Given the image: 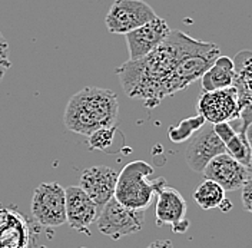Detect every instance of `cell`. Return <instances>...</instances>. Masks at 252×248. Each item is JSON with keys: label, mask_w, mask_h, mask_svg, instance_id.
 I'll use <instances>...</instances> for the list:
<instances>
[{"label": "cell", "mask_w": 252, "mask_h": 248, "mask_svg": "<svg viewBox=\"0 0 252 248\" xmlns=\"http://www.w3.org/2000/svg\"><path fill=\"white\" fill-rule=\"evenodd\" d=\"M220 53L215 43L175 29L155 50L141 59L122 63L115 72L130 99H139L146 108L154 109L165 98L201 79Z\"/></svg>", "instance_id": "6da1fadb"}, {"label": "cell", "mask_w": 252, "mask_h": 248, "mask_svg": "<svg viewBox=\"0 0 252 248\" xmlns=\"http://www.w3.org/2000/svg\"><path fill=\"white\" fill-rule=\"evenodd\" d=\"M118 115L119 101L116 93L106 88L86 86L69 99L63 122L69 131L89 137L97 129L115 126Z\"/></svg>", "instance_id": "7a4b0ae2"}, {"label": "cell", "mask_w": 252, "mask_h": 248, "mask_svg": "<svg viewBox=\"0 0 252 248\" xmlns=\"http://www.w3.org/2000/svg\"><path fill=\"white\" fill-rule=\"evenodd\" d=\"M152 172V165L145 161L129 162L118 175L113 198L126 208L146 211L154 197L166 186V179L163 177L148 179Z\"/></svg>", "instance_id": "3957f363"}, {"label": "cell", "mask_w": 252, "mask_h": 248, "mask_svg": "<svg viewBox=\"0 0 252 248\" xmlns=\"http://www.w3.org/2000/svg\"><path fill=\"white\" fill-rule=\"evenodd\" d=\"M145 222V211L130 210L112 198L106 202L96 218L97 230L112 240L139 233Z\"/></svg>", "instance_id": "277c9868"}, {"label": "cell", "mask_w": 252, "mask_h": 248, "mask_svg": "<svg viewBox=\"0 0 252 248\" xmlns=\"http://www.w3.org/2000/svg\"><path fill=\"white\" fill-rule=\"evenodd\" d=\"M32 214L34 219L49 228H58L66 222V194L58 182H43L33 192Z\"/></svg>", "instance_id": "5b68a950"}, {"label": "cell", "mask_w": 252, "mask_h": 248, "mask_svg": "<svg viewBox=\"0 0 252 248\" xmlns=\"http://www.w3.org/2000/svg\"><path fill=\"white\" fill-rule=\"evenodd\" d=\"M155 17V10L143 0H115L105 16V25L109 33L126 35Z\"/></svg>", "instance_id": "8992f818"}, {"label": "cell", "mask_w": 252, "mask_h": 248, "mask_svg": "<svg viewBox=\"0 0 252 248\" xmlns=\"http://www.w3.org/2000/svg\"><path fill=\"white\" fill-rule=\"evenodd\" d=\"M198 112L208 124L231 122L239 118V104L235 89L226 88L202 92L198 99Z\"/></svg>", "instance_id": "52a82bcc"}, {"label": "cell", "mask_w": 252, "mask_h": 248, "mask_svg": "<svg viewBox=\"0 0 252 248\" xmlns=\"http://www.w3.org/2000/svg\"><path fill=\"white\" fill-rule=\"evenodd\" d=\"M220 154H226L223 143L214 132L212 124H206L192 135L185 149V159L192 171L201 172L205 167Z\"/></svg>", "instance_id": "ba28073f"}, {"label": "cell", "mask_w": 252, "mask_h": 248, "mask_svg": "<svg viewBox=\"0 0 252 248\" xmlns=\"http://www.w3.org/2000/svg\"><path fill=\"white\" fill-rule=\"evenodd\" d=\"M169 25L165 19L157 16L146 25L125 35L127 49H129V61H136L146 56L152 50H155L171 33Z\"/></svg>", "instance_id": "9c48e42d"}, {"label": "cell", "mask_w": 252, "mask_h": 248, "mask_svg": "<svg viewBox=\"0 0 252 248\" xmlns=\"http://www.w3.org/2000/svg\"><path fill=\"white\" fill-rule=\"evenodd\" d=\"M157 217L158 227L171 225L172 231L176 234H184L188 231L189 222L187 215V202L182 194L172 186H165L157 195Z\"/></svg>", "instance_id": "30bf717a"}, {"label": "cell", "mask_w": 252, "mask_h": 248, "mask_svg": "<svg viewBox=\"0 0 252 248\" xmlns=\"http://www.w3.org/2000/svg\"><path fill=\"white\" fill-rule=\"evenodd\" d=\"M205 179L217 182L225 191L231 192L239 189L242 184L252 177L251 168L242 165L228 154L215 156L202 171Z\"/></svg>", "instance_id": "8fae6325"}, {"label": "cell", "mask_w": 252, "mask_h": 248, "mask_svg": "<svg viewBox=\"0 0 252 248\" xmlns=\"http://www.w3.org/2000/svg\"><path fill=\"white\" fill-rule=\"evenodd\" d=\"M118 175V171L106 165L91 167L82 171L79 186L96 204L99 211L106 202L113 198Z\"/></svg>", "instance_id": "7c38bea8"}, {"label": "cell", "mask_w": 252, "mask_h": 248, "mask_svg": "<svg viewBox=\"0 0 252 248\" xmlns=\"http://www.w3.org/2000/svg\"><path fill=\"white\" fill-rule=\"evenodd\" d=\"M66 194V222L79 233L91 235V225L96 221L99 208L80 186H69Z\"/></svg>", "instance_id": "4fadbf2b"}, {"label": "cell", "mask_w": 252, "mask_h": 248, "mask_svg": "<svg viewBox=\"0 0 252 248\" xmlns=\"http://www.w3.org/2000/svg\"><path fill=\"white\" fill-rule=\"evenodd\" d=\"M234 62L228 56H218L211 68L201 76L202 92H212L226 89L232 86L234 82Z\"/></svg>", "instance_id": "5bb4252c"}, {"label": "cell", "mask_w": 252, "mask_h": 248, "mask_svg": "<svg viewBox=\"0 0 252 248\" xmlns=\"http://www.w3.org/2000/svg\"><path fill=\"white\" fill-rule=\"evenodd\" d=\"M225 194L226 192L217 182L211 179H205L193 191L192 198L202 210H214V208H220L222 201L225 200Z\"/></svg>", "instance_id": "9a60e30c"}, {"label": "cell", "mask_w": 252, "mask_h": 248, "mask_svg": "<svg viewBox=\"0 0 252 248\" xmlns=\"http://www.w3.org/2000/svg\"><path fill=\"white\" fill-rule=\"evenodd\" d=\"M206 124L204 118L201 115L190 116L184 121H181L176 126H169L168 128V137L173 143H184L188 142L195 132H198L204 125Z\"/></svg>", "instance_id": "2e32d148"}, {"label": "cell", "mask_w": 252, "mask_h": 248, "mask_svg": "<svg viewBox=\"0 0 252 248\" xmlns=\"http://www.w3.org/2000/svg\"><path fill=\"white\" fill-rule=\"evenodd\" d=\"M225 151L235 161L241 162L242 165L251 168V142L247 134L236 132L235 135L228 141L225 145Z\"/></svg>", "instance_id": "e0dca14e"}, {"label": "cell", "mask_w": 252, "mask_h": 248, "mask_svg": "<svg viewBox=\"0 0 252 248\" xmlns=\"http://www.w3.org/2000/svg\"><path fill=\"white\" fill-rule=\"evenodd\" d=\"M119 132L118 126H110V128H102L94 131L88 137V145L89 149L94 151H108L115 142V135Z\"/></svg>", "instance_id": "ac0fdd59"}, {"label": "cell", "mask_w": 252, "mask_h": 248, "mask_svg": "<svg viewBox=\"0 0 252 248\" xmlns=\"http://www.w3.org/2000/svg\"><path fill=\"white\" fill-rule=\"evenodd\" d=\"M10 68H12V62L9 58V43L0 32V83Z\"/></svg>", "instance_id": "d6986e66"}, {"label": "cell", "mask_w": 252, "mask_h": 248, "mask_svg": "<svg viewBox=\"0 0 252 248\" xmlns=\"http://www.w3.org/2000/svg\"><path fill=\"white\" fill-rule=\"evenodd\" d=\"M241 189V200H242V205H244V208L248 211V213H251L252 211V205H251V194H252V177H250L242 186L239 188Z\"/></svg>", "instance_id": "ffe728a7"}, {"label": "cell", "mask_w": 252, "mask_h": 248, "mask_svg": "<svg viewBox=\"0 0 252 248\" xmlns=\"http://www.w3.org/2000/svg\"><path fill=\"white\" fill-rule=\"evenodd\" d=\"M146 248H173V244L169 240H157L151 243Z\"/></svg>", "instance_id": "44dd1931"}, {"label": "cell", "mask_w": 252, "mask_h": 248, "mask_svg": "<svg viewBox=\"0 0 252 248\" xmlns=\"http://www.w3.org/2000/svg\"><path fill=\"white\" fill-rule=\"evenodd\" d=\"M220 208L222 211H229L232 208V204H231V201H228V200H223L222 204L220 205Z\"/></svg>", "instance_id": "7402d4cb"}, {"label": "cell", "mask_w": 252, "mask_h": 248, "mask_svg": "<svg viewBox=\"0 0 252 248\" xmlns=\"http://www.w3.org/2000/svg\"><path fill=\"white\" fill-rule=\"evenodd\" d=\"M82 248H86V247H82Z\"/></svg>", "instance_id": "603a6c76"}]
</instances>
